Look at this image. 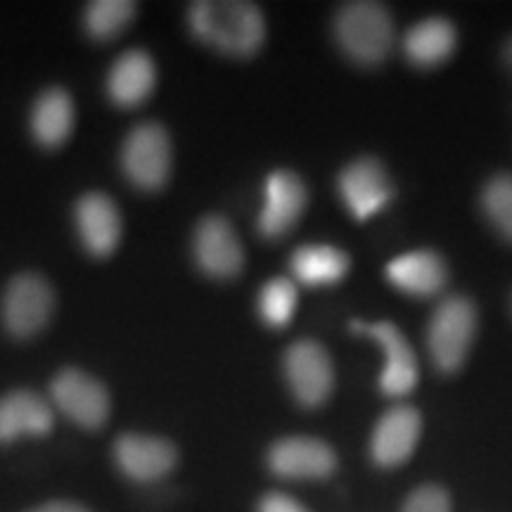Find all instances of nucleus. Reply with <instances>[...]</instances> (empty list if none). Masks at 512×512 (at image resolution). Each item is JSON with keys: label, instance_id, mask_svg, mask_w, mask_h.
Instances as JSON below:
<instances>
[{"label": "nucleus", "instance_id": "nucleus-13", "mask_svg": "<svg viewBox=\"0 0 512 512\" xmlns=\"http://www.w3.org/2000/svg\"><path fill=\"white\" fill-rule=\"evenodd\" d=\"M339 195L356 221H368L392 200V183L377 159H356L339 174Z\"/></svg>", "mask_w": 512, "mask_h": 512}, {"label": "nucleus", "instance_id": "nucleus-8", "mask_svg": "<svg viewBox=\"0 0 512 512\" xmlns=\"http://www.w3.org/2000/svg\"><path fill=\"white\" fill-rule=\"evenodd\" d=\"M356 335H370L380 344L384 351V370L380 375V389L389 399H401V396L411 394L418 384V361L403 337V332L396 328L389 320H380V323H363V320H351L349 325Z\"/></svg>", "mask_w": 512, "mask_h": 512}, {"label": "nucleus", "instance_id": "nucleus-12", "mask_svg": "<svg viewBox=\"0 0 512 512\" xmlns=\"http://www.w3.org/2000/svg\"><path fill=\"white\" fill-rule=\"evenodd\" d=\"M309 192L302 178L292 171H273L264 185V207L259 214V233L264 238H283L302 219Z\"/></svg>", "mask_w": 512, "mask_h": 512}, {"label": "nucleus", "instance_id": "nucleus-4", "mask_svg": "<svg viewBox=\"0 0 512 512\" xmlns=\"http://www.w3.org/2000/svg\"><path fill=\"white\" fill-rule=\"evenodd\" d=\"M477 330L475 304L467 297H448L437 306L427 330V347L441 373H456L465 363Z\"/></svg>", "mask_w": 512, "mask_h": 512}, {"label": "nucleus", "instance_id": "nucleus-18", "mask_svg": "<svg viewBox=\"0 0 512 512\" xmlns=\"http://www.w3.org/2000/svg\"><path fill=\"white\" fill-rule=\"evenodd\" d=\"M74 121L76 110L72 95L60 86H50L38 95L31 107V136L46 150H57L72 136Z\"/></svg>", "mask_w": 512, "mask_h": 512}, {"label": "nucleus", "instance_id": "nucleus-25", "mask_svg": "<svg viewBox=\"0 0 512 512\" xmlns=\"http://www.w3.org/2000/svg\"><path fill=\"white\" fill-rule=\"evenodd\" d=\"M401 512H451V496L444 486L422 484L411 491Z\"/></svg>", "mask_w": 512, "mask_h": 512}, {"label": "nucleus", "instance_id": "nucleus-17", "mask_svg": "<svg viewBox=\"0 0 512 512\" xmlns=\"http://www.w3.org/2000/svg\"><path fill=\"white\" fill-rule=\"evenodd\" d=\"M157 67L145 50L133 48L112 64L107 74V95L117 107L131 110L155 93Z\"/></svg>", "mask_w": 512, "mask_h": 512}, {"label": "nucleus", "instance_id": "nucleus-21", "mask_svg": "<svg viewBox=\"0 0 512 512\" xmlns=\"http://www.w3.org/2000/svg\"><path fill=\"white\" fill-rule=\"evenodd\" d=\"M292 273L309 287L335 285L349 271V256L330 245H306L292 254Z\"/></svg>", "mask_w": 512, "mask_h": 512}, {"label": "nucleus", "instance_id": "nucleus-3", "mask_svg": "<svg viewBox=\"0 0 512 512\" xmlns=\"http://www.w3.org/2000/svg\"><path fill=\"white\" fill-rule=\"evenodd\" d=\"M121 171L126 181L143 192L162 190L174 169V147L169 131L157 121L131 128L121 145Z\"/></svg>", "mask_w": 512, "mask_h": 512}, {"label": "nucleus", "instance_id": "nucleus-14", "mask_svg": "<svg viewBox=\"0 0 512 512\" xmlns=\"http://www.w3.org/2000/svg\"><path fill=\"white\" fill-rule=\"evenodd\" d=\"M76 233L83 249L91 256L105 259L117 252L121 242V211L105 192H86L74 207Z\"/></svg>", "mask_w": 512, "mask_h": 512}, {"label": "nucleus", "instance_id": "nucleus-19", "mask_svg": "<svg viewBox=\"0 0 512 512\" xmlns=\"http://www.w3.org/2000/svg\"><path fill=\"white\" fill-rule=\"evenodd\" d=\"M446 264L434 252H408L387 264V280L396 290L413 297H432L444 290Z\"/></svg>", "mask_w": 512, "mask_h": 512}, {"label": "nucleus", "instance_id": "nucleus-22", "mask_svg": "<svg viewBox=\"0 0 512 512\" xmlns=\"http://www.w3.org/2000/svg\"><path fill=\"white\" fill-rule=\"evenodd\" d=\"M136 10L131 0H95L83 12V27L93 41H112L133 22Z\"/></svg>", "mask_w": 512, "mask_h": 512}, {"label": "nucleus", "instance_id": "nucleus-26", "mask_svg": "<svg viewBox=\"0 0 512 512\" xmlns=\"http://www.w3.org/2000/svg\"><path fill=\"white\" fill-rule=\"evenodd\" d=\"M256 512H311L297 498L283 494V491H271V494L261 496L256 503Z\"/></svg>", "mask_w": 512, "mask_h": 512}, {"label": "nucleus", "instance_id": "nucleus-9", "mask_svg": "<svg viewBox=\"0 0 512 512\" xmlns=\"http://www.w3.org/2000/svg\"><path fill=\"white\" fill-rule=\"evenodd\" d=\"M114 463L131 482L152 484L169 477L178 465V448L169 439L128 432L114 441Z\"/></svg>", "mask_w": 512, "mask_h": 512}, {"label": "nucleus", "instance_id": "nucleus-27", "mask_svg": "<svg viewBox=\"0 0 512 512\" xmlns=\"http://www.w3.org/2000/svg\"><path fill=\"white\" fill-rule=\"evenodd\" d=\"M29 512H91L86 505L74 503V501H48L43 505H36Z\"/></svg>", "mask_w": 512, "mask_h": 512}, {"label": "nucleus", "instance_id": "nucleus-7", "mask_svg": "<svg viewBox=\"0 0 512 512\" xmlns=\"http://www.w3.org/2000/svg\"><path fill=\"white\" fill-rule=\"evenodd\" d=\"M287 387L304 408H318L330 399L335 387V368L328 351L313 339H299L283 356Z\"/></svg>", "mask_w": 512, "mask_h": 512}, {"label": "nucleus", "instance_id": "nucleus-28", "mask_svg": "<svg viewBox=\"0 0 512 512\" xmlns=\"http://www.w3.org/2000/svg\"><path fill=\"white\" fill-rule=\"evenodd\" d=\"M503 55H505V62H508L510 67H512V38H510L508 43H505V50H503Z\"/></svg>", "mask_w": 512, "mask_h": 512}, {"label": "nucleus", "instance_id": "nucleus-24", "mask_svg": "<svg viewBox=\"0 0 512 512\" xmlns=\"http://www.w3.org/2000/svg\"><path fill=\"white\" fill-rule=\"evenodd\" d=\"M482 207L489 221L512 240V176L491 178L482 192Z\"/></svg>", "mask_w": 512, "mask_h": 512}, {"label": "nucleus", "instance_id": "nucleus-11", "mask_svg": "<svg viewBox=\"0 0 512 512\" xmlns=\"http://www.w3.org/2000/svg\"><path fill=\"white\" fill-rule=\"evenodd\" d=\"M268 470L280 479L318 482L337 470V453L330 444L313 437H285L268 448Z\"/></svg>", "mask_w": 512, "mask_h": 512}, {"label": "nucleus", "instance_id": "nucleus-20", "mask_svg": "<svg viewBox=\"0 0 512 512\" xmlns=\"http://www.w3.org/2000/svg\"><path fill=\"white\" fill-rule=\"evenodd\" d=\"M456 43V27L444 17H430L408 29L403 38V53L415 67H437L453 55Z\"/></svg>", "mask_w": 512, "mask_h": 512}, {"label": "nucleus", "instance_id": "nucleus-16", "mask_svg": "<svg viewBox=\"0 0 512 512\" xmlns=\"http://www.w3.org/2000/svg\"><path fill=\"white\" fill-rule=\"evenodd\" d=\"M53 406L31 389H12L0 396V444L24 437H48L53 432Z\"/></svg>", "mask_w": 512, "mask_h": 512}, {"label": "nucleus", "instance_id": "nucleus-1", "mask_svg": "<svg viewBox=\"0 0 512 512\" xmlns=\"http://www.w3.org/2000/svg\"><path fill=\"white\" fill-rule=\"evenodd\" d=\"M188 27L197 41L230 57H252L266 41V19L254 3L200 0L188 10Z\"/></svg>", "mask_w": 512, "mask_h": 512}, {"label": "nucleus", "instance_id": "nucleus-6", "mask_svg": "<svg viewBox=\"0 0 512 512\" xmlns=\"http://www.w3.org/2000/svg\"><path fill=\"white\" fill-rule=\"evenodd\" d=\"M50 399L64 418L83 430H102L110 420V392L81 368H62L50 382Z\"/></svg>", "mask_w": 512, "mask_h": 512}, {"label": "nucleus", "instance_id": "nucleus-15", "mask_svg": "<svg viewBox=\"0 0 512 512\" xmlns=\"http://www.w3.org/2000/svg\"><path fill=\"white\" fill-rule=\"evenodd\" d=\"M422 420L413 406H394L377 420L370 437V456L380 467H399L413 456L420 441Z\"/></svg>", "mask_w": 512, "mask_h": 512}, {"label": "nucleus", "instance_id": "nucleus-23", "mask_svg": "<svg viewBox=\"0 0 512 512\" xmlns=\"http://www.w3.org/2000/svg\"><path fill=\"white\" fill-rule=\"evenodd\" d=\"M297 309V287L290 278H273L259 292V316L268 328H285Z\"/></svg>", "mask_w": 512, "mask_h": 512}, {"label": "nucleus", "instance_id": "nucleus-10", "mask_svg": "<svg viewBox=\"0 0 512 512\" xmlns=\"http://www.w3.org/2000/svg\"><path fill=\"white\" fill-rule=\"evenodd\" d=\"M192 254L197 268L214 280H230L245 268V249L223 216H204L197 223Z\"/></svg>", "mask_w": 512, "mask_h": 512}, {"label": "nucleus", "instance_id": "nucleus-2", "mask_svg": "<svg viewBox=\"0 0 512 512\" xmlns=\"http://www.w3.org/2000/svg\"><path fill=\"white\" fill-rule=\"evenodd\" d=\"M335 38L349 60L363 67H375L392 53V15L380 3L344 5L335 17Z\"/></svg>", "mask_w": 512, "mask_h": 512}, {"label": "nucleus", "instance_id": "nucleus-5", "mask_svg": "<svg viewBox=\"0 0 512 512\" xmlns=\"http://www.w3.org/2000/svg\"><path fill=\"white\" fill-rule=\"evenodd\" d=\"M3 325L15 339L36 337L55 313V290L41 273H17L3 294Z\"/></svg>", "mask_w": 512, "mask_h": 512}]
</instances>
